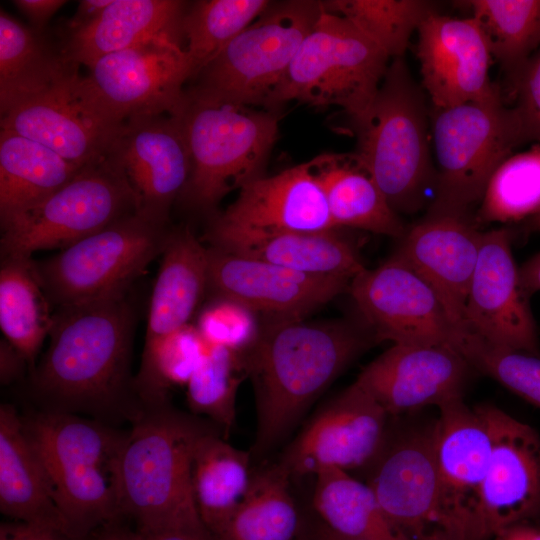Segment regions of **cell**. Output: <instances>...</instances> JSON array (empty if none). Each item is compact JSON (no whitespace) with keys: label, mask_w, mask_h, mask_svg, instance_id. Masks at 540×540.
Here are the masks:
<instances>
[{"label":"cell","mask_w":540,"mask_h":540,"mask_svg":"<svg viewBox=\"0 0 540 540\" xmlns=\"http://www.w3.org/2000/svg\"><path fill=\"white\" fill-rule=\"evenodd\" d=\"M188 3L179 0H113L87 26L70 33L63 53L88 68L105 55L168 37L182 43Z\"/></svg>","instance_id":"obj_29"},{"label":"cell","mask_w":540,"mask_h":540,"mask_svg":"<svg viewBox=\"0 0 540 540\" xmlns=\"http://www.w3.org/2000/svg\"><path fill=\"white\" fill-rule=\"evenodd\" d=\"M291 477L279 462L253 470L245 497L217 540H299L302 521Z\"/></svg>","instance_id":"obj_33"},{"label":"cell","mask_w":540,"mask_h":540,"mask_svg":"<svg viewBox=\"0 0 540 540\" xmlns=\"http://www.w3.org/2000/svg\"><path fill=\"white\" fill-rule=\"evenodd\" d=\"M23 423L69 537L83 540L123 515L121 457L127 432L54 409Z\"/></svg>","instance_id":"obj_3"},{"label":"cell","mask_w":540,"mask_h":540,"mask_svg":"<svg viewBox=\"0 0 540 540\" xmlns=\"http://www.w3.org/2000/svg\"><path fill=\"white\" fill-rule=\"evenodd\" d=\"M271 4L267 0H202L188 5L181 23L182 40L193 78L213 61Z\"/></svg>","instance_id":"obj_38"},{"label":"cell","mask_w":540,"mask_h":540,"mask_svg":"<svg viewBox=\"0 0 540 540\" xmlns=\"http://www.w3.org/2000/svg\"><path fill=\"white\" fill-rule=\"evenodd\" d=\"M325 12L351 22L390 59L404 57L410 39L424 20L437 12L423 0H327Z\"/></svg>","instance_id":"obj_39"},{"label":"cell","mask_w":540,"mask_h":540,"mask_svg":"<svg viewBox=\"0 0 540 540\" xmlns=\"http://www.w3.org/2000/svg\"><path fill=\"white\" fill-rule=\"evenodd\" d=\"M519 277L521 286L529 297L540 291V252L519 267Z\"/></svg>","instance_id":"obj_50"},{"label":"cell","mask_w":540,"mask_h":540,"mask_svg":"<svg viewBox=\"0 0 540 540\" xmlns=\"http://www.w3.org/2000/svg\"><path fill=\"white\" fill-rule=\"evenodd\" d=\"M321 1L271 3L196 77V91L264 109L322 13Z\"/></svg>","instance_id":"obj_11"},{"label":"cell","mask_w":540,"mask_h":540,"mask_svg":"<svg viewBox=\"0 0 540 540\" xmlns=\"http://www.w3.org/2000/svg\"><path fill=\"white\" fill-rule=\"evenodd\" d=\"M210 247L315 276L352 279L365 267L337 229L321 232H245L209 225Z\"/></svg>","instance_id":"obj_26"},{"label":"cell","mask_w":540,"mask_h":540,"mask_svg":"<svg viewBox=\"0 0 540 540\" xmlns=\"http://www.w3.org/2000/svg\"><path fill=\"white\" fill-rule=\"evenodd\" d=\"M0 510L14 521L67 535L44 466L9 404L0 407Z\"/></svg>","instance_id":"obj_28"},{"label":"cell","mask_w":540,"mask_h":540,"mask_svg":"<svg viewBox=\"0 0 540 540\" xmlns=\"http://www.w3.org/2000/svg\"><path fill=\"white\" fill-rule=\"evenodd\" d=\"M128 292L54 314L33 385L54 410L115 405L129 386L135 309Z\"/></svg>","instance_id":"obj_2"},{"label":"cell","mask_w":540,"mask_h":540,"mask_svg":"<svg viewBox=\"0 0 540 540\" xmlns=\"http://www.w3.org/2000/svg\"><path fill=\"white\" fill-rule=\"evenodd\" d=\"M83 168L39 142L1 130L0 220L38 204Z\"/></svg>","instance_id":"obj_32"},{"label":"cell","mask_w":540,"mask_h":540,"mask_svg":"<svg viewBox=\"0 0 540 540\" xmlns=\"http://www.w3.org/2000/svg\"><path fill=\"white\" fill-rule=\"evenodd\" d=\"M169 222L135 211L62 249L35 268L57 310L128 292L146 266L162 254Z\"/></svg>","instance_id":"obj_9"},{"label":"cell","mask_w":540,"mask_h":540,"mask_svg":"<svg viewBox=\"0 0 540 540\" xmlns=\"http://www.w3.org/2000/svg\"><path fill=\"white\" fill-rule=\"evenodd\" d=\"M422 87L434 109L488 100L502 94L489 76L492 54L475 19L435 12L418 29Z\"/></svg>","instance_id":"obj_21"},{"label":"cell","mask_w":540,"mask_h":540,"mask_svg":"<svg viewBox=\"0 0 540 540\" xmlns=\"http://www.w3.org/2000/svg\"><path fill=\"white\" fill-rule=\"evenodd\" d=\"M113 0H82L68 23L70 33H73L94 21Z\"/></svg>","instance_id":"obj_48"},{"label":"cell","mask_w":540,"mask_h":540,"mask_svg":"<svg viewBox=\"0 0 540 540\" xmlns=\"http://www.w3.org/2000/svg\"><path fill=\"white\" fill-rule=\"evenodd\" d=\"M471 368L452 345L393 344L356 382L393 417L463 397Z\"/></svg>","instance_id":"obj_22"},{"label":"cell","mask_w":540,"mask_h":540,"mask_svg":"<svg viewBox=\"0 0 540 540\" xmlns=\"http://www.w3.org/2000/svg\"><path fill=\"white\" fill-rule=\"evenodd\" d=\"M31 22L34 30H42L49 19L67 1L63 0H14L12 2Z\"/></svg>","instance_id":"obj_46"},{"label":"cell","mask_w":540,"mask_h":540,"mask_svg":"<svg viewBox=\"0 0 540 540\" xmlns=\"http://www.w3.org/2000/svg\"><path fill=\"white\" fill-rule=\"evenodd\" d=\"M213 429L167 404L141 412L121 457L123 515L136 530L206 529L193 499L191 462L198 440Z\"/></svg>","instance_id":"obj_4"},{"label":"cell","mask_w":540,"mask_h":540,"mask_svg":"<svg viewBox=\"0 0 540 540\" xmlns=\"http://www.w3.org/2000/svg\"><path fill=\"white\" fill-rule=\"evenodd\" d=\"M349 289L377 341L452 345L456 332L436 293L398 258L364 268L351 279Z\"/></svg>","instance_id":"obj_17"},{"label":"cell","mask_w":540,"mask_h":540,"mask_svg":"<svg viewBox=\"0 0 540 540\" xmlns=\"http://www.w3.org/2000/svg\"><path fill=\"white\" fill-rule=\"evenodd\" d=\"M95 540H143V538L137 530L111 529L105 531Z\"/></svg>","instance_id":"obj_53"},{"label":"cell","mask_w":540,"mask_h":540,"mask_svg":"<svg viewBox=\"0 0 540 540\" xmlns=\"http://www.w3.org/2000/svg\"><path fill=\"white\" fill-rule=\"evenodd\" d=\"M482 408L492 434L481 496L482 538L489 540L513 525L540 526V435L494 405Z\"/></svg>","instance_id":"obj_19"},{"label":"cell","mask_w":540,"mask_h":540,"mask_svg":"<svg viewBox=\"0 0 540 540\" xmlns=\"http://www.w3.org/2000/svg\"><path fill=\"white\" fill-rule=\"evenodd\" d=\"M438 408L434 456L443 512L456 540H483L481 496L492 453L487 416L463 397Z\"/></svg>","instance_id":"obj_16"},{"label":"cell","mask_w":540,"mask_h":540,"mask_svg":"<svg viewBox=\"0 0 540 540\" xmlns=\"http://www.w3.org/2000/svg\"><path fill=\"white\" fill-rule=\"evenodd\" d=\"M540 212V144L513 153L492 175L476 216L481 223H512Z\"/></svg>","instance_id":"obj_41"},{"label":"cell","mask_w":540,"mask_h":540,"mask_svg":"<svg viewBox=\"0 0 540 540\" xmlns=\"http://www.w3.org/2000/svg\"><path fill=\"white\" fill-rule=\"evenodd\" d=\"M302 540H362L341 536L323 525L320 521H316L310 530L306 532Z\"/></svg>","instance_id":"obj_52"},{"label":"cell","mask_w":540,"mask_h":540,"mask_svg":"<svg viewBox=\"0 0 540 540\" xmlns=\"http://www.w3.org/2000/svg\"><path fill=\"white\" fill-rule=\"evenodd\" d=\"M211 226L245 232H321L336 229L310 161L239 189L236 200Z\"/></svg>","instance_id":"obj_25"},{"label":"cell","mask_w":540,"mask_h":540,"mask_svg":"<svg viewBox=\"0 0 540 540\" xmlns=\"http://www.w3.org/2000/svg\"><path fill=\"white\" fill-rule=\"evenodd\" d=\"M108 157L132 187L137 211L169 222L170 208L184 190L191 170L178 118L164 114L127 120Z\"/></svg>","instance_id":"obj_23"},{"label":"cell","mask_w":540,"mask_h":540,"mask_svg":"<svg viewBox=\"0 0 540 540\" xmlns=\"http://www.w3.org/2000/svg\"><path fill=\"white\" fill-rule=\"evenodd\" d=\"M30 29L1 10L0 112L58 78L71 64Z\"/></svg>","instance_id":"obj_36"},{"label":"cell","mask_w":540,"mask_h":540,"mask_svg":"<svg viewBox=\"0 0 540 540\" xmlns=\"http://www.w3.org/2000/svg\"><path fill=\"white\" fill-rule=\"evenodd\" d=\"M138 531V530H137ZM143 540H217L208 530L163 529L138 531Z\"/></svg>","instance_id":"obj_49"},{"label":"cell","mask_w":540,"mask_h":540,"mask_svg":"<svg viewBox=\"0 0 540 540\" xmlns=\"http://www.w3.org/2000/svg\"><path fill=\"white\" fill-rule=\"evenodd\" d=\"M174 116L182 127L191 162L189 179L178 200L195 211L212 212L226 194L263 176L282 114L190 88Z\"/></svg>","instance_id":"obj_6"},{"label":"cell","mask_w":540,"mask_h":540,"mask_svg":"<svg viewBox=\"0 0 540 540\" xmlns=\"http://www.w3.org/2000/svg\"><path fill=\"white\" fill-rule=\"evenodd\" d=\"M83 77L87 93L113 123L175 115L193 78L191 61L176 39L163 37L98 59Z\"/></svg>","instance_id":"obj_12"},{"label":"cell","mask_w":540,"mask_h":540,"mask_svg":"<svg viewBox=\"0 0 540 540\" xmlns=\"http://www.w3.org/2000/svg\"><path fill=\"white\" fill-rule=\"evenodd\" d=\"M389 59L351 22L323 10L265 109L279 111L290 101L334 106L353 125L369 110Z\"/></svg>","instance_id":"obj_7"},{"label":"cell","mask_w":540,"mask_h":540,"mask_svg":"<svg viewBox=\"0 0 540 540\" xmlns=\"http://www.w3.org/2000/svg\"><path fill=\"white\" fill-rule=\"evenodd\" d=\"M208 250L207 290L214 298L236 302L267 319H304L351 281L305 274L213 247Z\"/></svg>","instance_id":"obj_20"},{"label":"cell","mask_w":540,"mask_h":540,"mask_svg":"<svg viewBox=\"0 0 540 540\" xmlns=\"http://www.w3.org/2000/svg\"><path fill=\"white\" fill-rule=\"evenodd\" d=\"M508 88L515 97L512 109L523 142L540 144V48L527 60Z\"/></svg>","instance_id":"obj_44"},{"label":"cell","mask_w":540,"mask_h":540,"mask_svg":"<svg viewBox=\"0 0 540 540\" xmlns=\"http://www.w3.org/2000/svg\"><path fill=\"white\" fill-rule=\"evenodd\" d=\"M452 346L472 368L540 408V357L490 344L469 332L458 334Z\"/></svg>","instance_id":"obj_42"},{"label":"cell","mask_w":540,"mask_h":540,"mask_svg":"<svg viewBox=\"0 0 540 540\" xmlns=\"http://www.w3.org/2000/svg\"><path fill=\"white\" fill-rule=\"evenodd\" d=\"M245 377V355L210 346L186 384L189 408L207 417L225 438L236 422L237 393Z\"/></svg>","instance_id":"obj_40"},{"label":"cell","mask_w":540,"mask_h":540,"mask_svg":"<svg viewBox=\"0 0 540 540\" xmlns=\"http://www.w3.org/2000/svg\"><path fill=\"white\" fill-rule=\"evenodd\" d=\"M137 211L135 193L110 158L84 167L38 204L1 221V258L65 249Z\"/></svg>","instance_id":"obj_10"},{"label":"cell","mask_w":540,"mask_h":540,"mask_svg":"<svg viewBox=\"0 0 540 540\" xmlns=\"http://www.w3.org/2000/svg\"><path fill=\"white\" fill-rule=\"evenodd\" d=\"M78 64L1 112V130L39 142L83 168L105 160L122 126L93 102Z\"/></svg>","instance_id":"obj_13"},{"label":"cell","mask_w":540,"mask_h":540,"mask_svg":"<svg viewBox=\"0 0 540 540\" xmlns=\"http://www.w3.org/2000/svg\"><path fill=\"white\" fill-rule=\"evenodd\" d=\"M153 286L143 354L188 325L208 286L209 250L189 227L172 229Z\"/></svg>","instance_id":"obj_27"},{"label":"cell","mask_w":540,"mask_h":540,"mask_svg":"<svg viewBox=\"0 0 540 540\" xmlns=\"http://www.w3.org/2000/svg\"><path fill=\"white\" fill-rule=\"evenodd\" d=\"M333 226L401 238L407 227L355 153H324L310 160Z\"/></svg>","instance_id":"obj_30"},{"label":"cell","mask_w":540,"mask_h":540,"mask_svg":"<svg viewBox=\"0 0 540 540\" xmlns=\"http://www.w3.org/2000/svg\"><path fill=\"white\" fill-rule=\"evenodd\" d=\"M27 363L21 353L6 339L0 342V381L7 385L15 381L23 373Z\"/></svg>","instance_id":"obj_47"},{"label":"cell","mask_w":540,"mask_h":540,"mask_svg":"<svg viewBox=\"0 0 540 540\" xmlns=\"http://www.w3.org/2000/svg\"><path fill=\"white\" fill-rule=\"evenodd\" d=\"M50 306L31 257L1 258L0 328L31 365L53 325Z\"/></svg>","instance_id":"obj_35"},{"label":"cell","mask_w":540,"mask_h":540,"mask_svg":"<svg viewBox=\"0 0 540 540\" xmlns=\"http://www.w3.org/2000/svg\"><path fill=\"white\" fill-rule=\"evenodd\" d=\"M423 87L404 57L394 58L366 114L352 126L358 160L398 214H414L436 181Z\"/></svg>","instance_id":"obj_5"},{"label":"cell","mask_w":540,"mask_h":540,"mask_svg":"<svg viewBox=\"0 0 540 540\" xmlns=\"http://www.w3.org/2000/svg\"><path fill=\"white\" fill-rule=\"evenodd\" d=\"M483 231L471 218L426 215L407 228L392 256L436 293L456 335L465 332V307Z\"/></svg>","instance_id":"obj_24"},{"label":"cell","mask_w":540,"mask_h":540,"mask_svg":"<svg viewBox=\"0 0 540 540\" xmlns=\"http://www.w3.org/2000/svg\"><path fill=\"white\" fill-rule=\"evenodd\" d=\"M389 418L355 381L306 423L278 462L292 480L370 467L386 443Z\"/></svg>","instance_id":"obj_15"},{"label":"cell","mask_w":540,"mask_h":540,"mask_svg":"<svg viewBox=\"0 0 540 540\" xmlns=\"http://www.w3.org/2000/svg\"><path fill=\"white\" fill-rule=\"evenodd\" d=\"M375 341L366 325L345 320L268 319L245 355L256 403L252 457L261 458L276 447Z\"/></svg>","instance_id":"obj_1"},{"label":"cell","mask_w":540,"mask_h":540,"mask_svg":"<svg viewBox=\"0 0 540 540\" xmlns=\"http://www.w3.org/2000/svg\"><path fill=\"white\" fill-rule=\"evenodd\" d=\"M507 228L483 231L465 307V332L540 357V343Z\"/></svg>","instance_id":"obj_18"},{"label":"cell","mask_w":540,"mask_h":540,"mask_svg":"<svg viewBox=\"0 0 540 540\" xmlns=\"http://www.w3.org/2000/svg\"><path fill=\"white\" fill-rule=\"evenodd\" d=\"M368 485L407 540H456L441 505L434 456V421L390 432L370 466Z\"/></svg>","instance_id":"obj_14"},{"label":"cell","mask_w":540,"mask_h":540,"mask_svg":"<svg viewBox=\"0 0 540 540\" xmlns=\"http://www.w3.org/2000/svg\"><path fill=\"white\" fill-rule=\"evenodd\" d=\"M256 315L236 302L214 298L200 315L197 330L208 345L246 355L260 333Z\"/></svg>","instance_id":"obj_43"},{"label":"cell","mask_w":540,"mask_h":540,"mask_svg":"<svg viewBox=\"0 0 540 540\" xmlns=\"http://www.w3.org/2000/svg\"><path fill=\"white\" fill-rule=\"evenodd\" d=\"M494 540H540V526L517 524L507 527L493 537Z\"/></svg>","instance_id":"obj_51"},{"label":"cell","mask_w":540,"mask_h":540,"mask_svg":"<svg viewBox=\"0 0 540 540\" xmlns=\"http://www.w3.org/2000/svg\"><path fill=\"white\" fill-rule=\"evenodd\" d=\"M434 198L426 215L470 218L498 167L522 145L512 107L500 94L446 109H434Z\"/></svg>","instance_id":"obj_8"},{"label":"cell","mask_w":540,"mask_h":540,"mask_svg":"<svg viewBox=\"0 0 540 540\" xmlns=\"http://www.w3.org/2000/svg\"><path fill=\"white\" fill-rule=\"evenodd\" d=\"M250 451L238 449L213 429L198 440L191 462L192 494L199 517L214 536L234 514L249 488Z\"/></svg>","instance_id":"obj_31"},{"label":"cell","mask_w":540,"mask_h":540,"mask_svg":"<svg viewBox=\"0 0 540 540\" xmlns=\"http://www.w3.org/2000/svg\"><path fill=\"white\" fill-rule=\"evenodd\" d=\"M483 30L509 85L540 48V0L464 2Z\"/></svg>","instance_id":"obj_37"},{"label":"cell","mask_w":540,"mask_h":540,"mask_svg":"<svg viewBox=\"0 0 540 540\" xmlns=\"http://www.w3.org/2000/svg\"><path fill=\"white\" fill-rule=\"evenodd\" d=\"M526 228L530 231H540V212L526 220Z\"/></svg>","instance_id":"obj_54"},{"label":"cell","mask_w":540,"mask_h":540,"mask_svg":"<svg viewBox=\"0 0 540 540\" xmlns=\"http://www.w3.org/2000/svg\"><path fill=\"white\" fill-rule=\"evenodd\" d=\"M314 479L312 506L317 520L331 531L362 540H407L368 484L336 468L322 470Z\"/></svg>","instance_id":"obj_34"},{"label":"cell","mask_w":540,"mask_h":540,"mask_svg":"<svg viewBox=\"0 0 540 540\" xmlns=\"http://www.w3.org/2000/svg\"><path fill=\"white\" fill-rule=\"evenodd\" d=\"M0 540H76L50 528L14 521L0 527Z\"/></svg>","instance_id":"obj_45"}]
</instances>
